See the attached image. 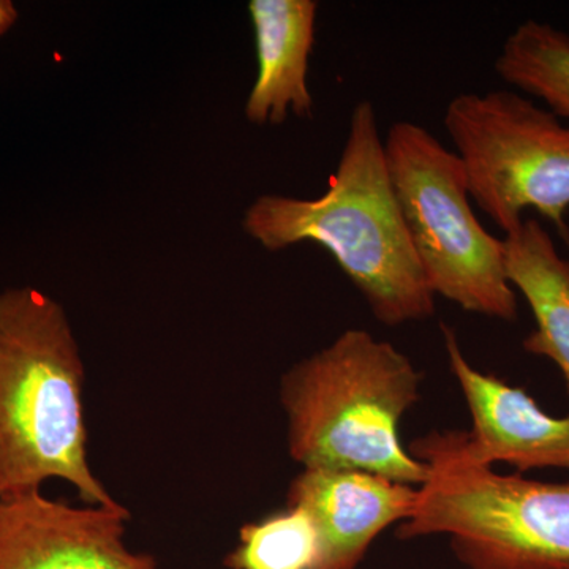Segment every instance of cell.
Listing matches in <instances>:
<instances>
[{"label":"cell","mask_w":569,"mask_h":569,"mask_svg":"<svg viewBox=\"0 0 569 569\" xmlns=\"http://www.w3.org/2000/svg\"><path fill=\"white\" fill-rule=\"evenodd\" d=\"M84 365L69 317L32 287L0 293V498L62 479L82 503L119 507L93 473Z\"/></svg>","instance_id":"7a4b0ae2"},{"label":"cell","mask_w":569,"mask_h":569,"mask_svg":"<svg viewBox=\"0 0 569 569\" xmlns=\"http://www.w3.org/2000/svg\"><path fill=\"white\" fill-rule=\"evenodd\" d=\"M385 151L403 223L433 296L466 312L515 321L518 293L507 276L503 239L479 222L456 152L411 121L392 123Z\"/></svg>","instance_id":"5b68a950"},{"label":"cell","mask_w":569,"mask_h":569,"mask_svg":"<svg viewBox=\"0 0 569 569\" xmlns=\"http://www.w3.org/2000/svg\"><path fill=\"white\" fill-rule=\"evenodd\" d=\"M421 381L395 346L348 329L282 378L288 452L305 468L366 471L419 488L427 467L400 443L399 422Z\"/></svg>","instance_id":"3957f363"},{"label":"cell","mask_w":569,"mask_h":569,"mask_svg":"<svg viewBox=\"0 0 569 569\" xmlns=\"http://www.w3.org/2000/svg\"><path fill=\"white\" fill-rule=\"evenodd\" d=\"M129 509L73 507L41 490L0 498V569H159L126 542Z\"/></svg>","instance_id":"52a82bcc"},{"label":"cell","mask_w":569,"mask_h":569,"mask_svg":"<svg viewBox=\"0 0 569 569\" xmlns=\"http://www.w3.org/2000/svg\"><path fill=\"white\" fill-rule=\"evenodd\" d=\"M493 70L516 91L569 121V33L549 22H520L505 40Z\"/></svg>","instance_id":"7c38bea8"},{"label":"cell","mask_w":569,"mask_h":569,"mask_svg":"<svg viewBox=\"0 0 569 569\" xmlns=\"http://www.w3.org/2000/svg\"><path fill=\"white\" fill-rule=\"evenodd\" d=\"M257 47V80L246 102V118L254 126H279L288 114L307 118L313 100L309 91V59L316 43V0H250Z\"/></svg>","instance_id":"30bf717a"},{"label":"cell","mask_w":569,"mask_h":569,"mask_svg":"<svg viewBox=\"0 0 569 569\" xmlns=\"http://www.w3.org/2000/svg\"><path fill=\"white\" fill-rule=\"evenodd\" d=\"M18 20V11L9 0H0V36H3Z\"/></svg>","instance_id":"5bb4252c"},{"label":"cell","mask_w":569,"mask_h":569,"mask_svg":"<svg viewBox=\"0 0 569 569\" xmlns=\"http://www.w3.org/2000/svg\"><path fill=\"white\" fill-rule=\"evenodd\" d=\"M443 126L471 201L505 236L537 211L569 244V126L518 91L459 93Z\"/></svg>","instance_id":"8992f818"},{"label":"cell","mask_w":569,"mask_h":569,"mask_svg":"<svg viewBox=\"0 0 569 569\" xmlns=\"http://www.w3.org/2000/svg\"><path fill=\"white\" fill-rule=\"evenodd\" d=\"M441 331L473 425L466 432L468 456L486 467L508 463L520 473L546 468L569 473V415L552 417L522 388L479 372L463 356L455 331L448 326Z\"/></svg>","instance_id":"ba28073f"},{"label":"cell","mask_w":569,"mask_h":569,"mask_svg":"<svg viewBox=\"0 0 569 569\" xmlns=\"http://www.w3.org/2000/svg\"><path fill=\"white\" fill-rule=\"evenodd\" d=\"M242 228L269 252L316 242L335 258L381 325L436 313V296L411 246L391 179L376 108L355 104L342 156L317 198L261 194Z\"/></svg>","instance_id":"6da1fadb"},{"label":"cell","mask_w":569,"mask_h":569,"mask_svg":"<svg viewBox=\"0 0 569 569\" xmlns=\"http://www.w3.org/2000/svg\"><path fill=\"white\" fill-rule=\"evenodd\" d=\"M503 242L509 283L523 296L535 318L523 350L552 361L569 396V257L559 252L552 236L535 219L523 220Z\"/></svg>","instance_id":"8fae6325"},{"label":"cell","mask_w":569,"mask_h":569,"mask_svg":"<svg viewBox=\"0 0 569 569\" xmlns=\"http://www.w3.org/2000/svg\"><path fill=\"white\" fill-rule=\"evenodd\" d=\"M418 488L358 470L305 468L288 505L305 509L320 539L313 569H356L381 531L410 518Z\"/></svg>","instance_id":"9c48e42d"},{"label":"cell","mask_w":569,"mask_h":569,"mask_svg":"<svg viewBox=\"0 0 569 569\" xmlns=\"http://www.w3.org/2000/svg\"><path fill=\"white\" fill-rule=\"evenodd\" d=\"M320 539L312 518L288 505L239 531L238 546L224 559L228 569H313Z\"/></svg>","instance_id":"4fadbf2b"},{"label":"cell","mask_w":569,"mask_h":569,"mask_svg":"<svg viewBox=\"0 0 569 569\" xmlns=\"http://www.w3.org/2000/svg\"><path fill=\"white\" fill-rule=\"evenodd\" d=\"M427 467L397 538L447 535L468 569H569V482L497 473L468 456L466 432L411 441Z\"/></svg>","instance_id":"277c9868"}]
</instances>
